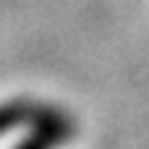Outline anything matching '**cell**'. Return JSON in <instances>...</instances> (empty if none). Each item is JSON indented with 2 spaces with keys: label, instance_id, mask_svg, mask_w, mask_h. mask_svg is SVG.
Segmentation results:
<instances>
[{
  "label": "cell",
  "instance_id": "1",
  "mask_svg": "<svg viewBox=\"0 0 149 149\" xmlns=\"http://www.w3.org/2000/svg\"><path fill=\"white\" fill-rule=\"evenodd\" d=\"M31 123L37 131H31V136H26L18 149H55L73 136V120L55 107H34Z\"/></svg>",
  "mask_w": 149,
  "mask_h": 149
}]
</instances>
